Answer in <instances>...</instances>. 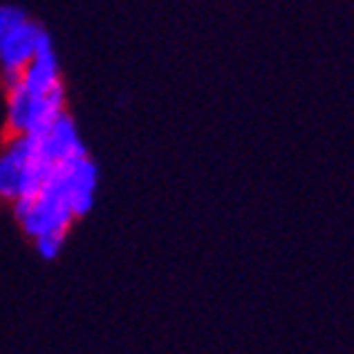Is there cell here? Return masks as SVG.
Returning <instances> with one entry per match:
<instances>
[{"label":"cell","mask_w":354,"mask_h":354,"mask_svg":"<svg viewBox=\"0 0 354 354\" xmlns=\"http://www.w3.org/2000/svg\"><path fill=\"white\" fill-rule=\"evenodd\" d=\"M55 166L42 156L35 134H8L0 149V201L40 194Z\"/></svg>","instance_id":"cell-1"},{"label":"cell","mask_w":354,"mask_h":354,"mask_svg":"<svg viewBox=\"0 0 354 354\" xmlns=\"http://www.w3.org/2000/svg\"><path fill=\"white\" fill-rule=\"evenodd\" d=\"M12 216L20 223L25 236H30L32 241L40 236H67V230L75 223V213L67 201V194L59 183L57 174H50V178L45 181V186L40 189V194L25 196L12 201Z\"/></svg>","instance_id":"cell-2"},{"label":"cell","mask_w":354,"mask_h":354,"mask_svg":"<svg viewBox=\"0 0 354 354\" xmlns=\"http://www.w3.org/2000/svg\"><path fill=\"white\" fill-rule=\"evenodd\" d=\"M8 92V134H40L65 109V87L55 92H30L23 84H10Z\"/></svg>","instance_id":"cell-3"},{"label":"cell","mask_w":354,"mask_h":354,"mask_svg":"<svg viewBox=\"0 0 354 354\" xmlns=\"http://www.w3.org/2000/svg\"><path fill=\"white\" fill-rule=\"evenodd\" d=\"M45 37H48V32L30 18L12 25L6 35L0 37V77H3L6 87L18 82Z\"/></svg>","instance_id":"cell-4"},{"label":"cell","mask_w":354,"mask_h":354,"mask_svg":"<svg viewBox=\"0 0 354 354\" xmlns=\"http://www.w3.org/2000/svg\"><path fill=\"white\" fill-rule=\"evenodd\" d=\"M55 174H57L59 183L67 194V201L77 218L80 216H87L92 203H95V191H97V164L89 159L87 153L84 156H77L65 164L55 166Z\"/></svg>","instance_id":"cell-5"},{"label":"cell","mask_w":354,"mask_h":354,"mask_svg":"<svg viewBox=\"0 0 354 354\" xmlns=\"http://www.w3.org/2000/svg\"><path fill=\"white\" fill-rule=\"evenodd\" d=\"M37 136V147H40L42 156L50 161L53 166L65 164L70 159H77V156H84L87 149L82 144V136L77 131L75 119L67 112H62L48 129H42Z\"/></svg>","instance_id":"cell-6"},{"label":"cell","mask_w":354,"mask_h":354,"mask_svg":"<svg viewBox=\"0 0 354 354\" xmlns=\"http://www.w3.org/2000/svg\"><path fill=\"white\" fill-rule=\"evenodd\" d=\"M67 236H40L35 238V248L40 253L42 260H55L62 253V245H65Z\"/></svg>","instance_id":"cell-7"},{"label":"cell","mask_w":354,"mask_h":354,"mask_svg":"<svg viewBox=\"0 0 354 354\" xmlns=\"http://www.w3.org/2000/svg\"><path fill=\"white\" fill-rule=\"evenodd\" d=\"M25 18H28V15H25L23 8H15V6H3V8H0V37L6 35L12 25H18L20 20H25Z\"/></svg>","instance_id":"cell-8"}]
</instances>
